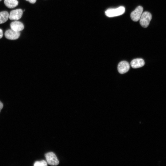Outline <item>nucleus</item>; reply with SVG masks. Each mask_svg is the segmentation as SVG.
Returning a JSON list of instances; mask_svg holds the SVG:
<instances>
[{"mask_svg":"<svg viewBox=\"0 0 166 166\" xmlns=\"http://www.w3.org/2000/svg\"><path fill=\"white\" fill-rule=\"evenodd\" d=\"M124 7L121 6L116 8H111L107 10L105 12V15L108 17H112L121 15L125 12Z\"/></svg>","mask_w":166,"mask_h":166,"instance_id":"nucleus-1","label":"nucleus"},{"mask_svg":"<svg viewBox=\"0 0 166 166\" xmlns=\"http://www.w3.org/2000/svg\"><path fill=\"white\" fill-rule=\"evenodd\" d=\"M152 15L148 12L145 11L142 13L140 19V23L141 26L146 28L149 25L152 19Z\"/></svg>","mask_w":166,"mask_h":166,"instance_id":"nucleus-2","label":"nucleus"},{"mask_svg":"<svg viewBox=\"0 0 166 166\" xmlns=\"http://www.w3.org/2000/svg\"><path fill=\"white\" fill-rule=\"evenodd\" d=\"M47 163L51 165H57L59 163L55 154L52 152H50L46 153L45 155Z\"/></svg>","mask_w":166,"mask_h":166,"instance_id":"nucleus-3","label":"nucleus"},{"mask_svg":"<svg viewBox=\"0 0 166 166\" xmlns=\"http://www.w3.org/2000/svg\"><path fill=\"white\" fill-rule=\"evenodd\" d=\"M143 10V8L142 6H137L131 14L130 17L132 20L134 22H137L140 20Z\"/></svg>","mask_w":166,"mask_h":166,"instance_id":"nucleus-4","label":"nucleus"},{"mask_svg":"<svg viewBox=\"0 0 166 166\" xmlns=\"http://www.w3.org/2000/svg\"><path fill=\"white\" fill-rule=\"evenodd\" d=\"M23 11L18 9L11 11L9 15V18L10 20L16 21L20 19L22 16Z\"/></svg>","mask_w":166,"mask_h":166,"instance_id":"nucleus-5","label":"nucleus"},{"mask_svg":"<svg viewBox=\"0 0 166 166\" xmlns=\"http://www.w3.org/2000/svg\"><path fill=\"white\" fill-rule=\"evenodd\" d=\"M4 35L7 39L10 40H15L18 39L19 37L20 33L14 31L10 29L6 30Z\"/></svg>","mask_w":166,"mask_h":166,"instance_id":"nucleus-6","label":"nucleus"},{"mask_svg":"<svg viewBox=\"0 0 166 166\" xmlns=\"http://www.w3.org/2000/svg\"><path fill=\"white\" fill-rule=\"evenodd\" d=\"M130 68L129 63L127 61H122L118 65L117 69L121 74H124L127 72Z\"/></svg>","mask_w":166,"mask_h":166,"instance_id":"nucleus-7","label":"nucleus"},{"mask_svg":"<svg viewBox=\"0 0 166 166\" xmlns=\"http://www.w3.org/2000/svg\"><path fill=\"white\" fill-rule=\"evenodd\" d=\"M10 26L11 30L16 32H20L22 31L24 28L23 24L17 20L11 22Z\"/></svg>","mask_w":166,"mask_h":166,"instance_id":"nucleus-8","label":"nucleus"},{"mask_svg":"<svg viewBox=\"0 0 166 166\" xmlns=\"http://www.w3.org/2000/svg\"><path fill=\"white\" fill-rule=\"evenodd\" d=\"M145 64L144 60L140 58L132 60L130 63L131 67L133 68H137L143 66Z\"/></svg>","mask_w":166,"mask_h":166,"instance_id":"nucleus-9","label":"nucleus"},{"mask_svg":"<svg viewBox=\"0 0 166 166\" xmlns=\"http://www.w3.org/2000/svg\"><path fill=\"white\" fill-rule=\"evenodd\" d=\"M4 3L7 8L12 9L17 6L18 2L17 0H4Z\"/></svg>","mask_w":166,"mask_h":166,"instance_id":"nucleus-10","label":"nucleus"},{"mask_svg":"<svg viewBox=\"0 0 166 166\" xmlns=\"http://www.w3.org/2000/svg\"><path fill=\"white\" fill-rule=\"evenodd\" d=\"M9 14L6 11L0 12V24L6 22L9 18Z\"/></svg>","mask_w":166,"mask_h":166,"instance_id":"nucleus-11","label":"nucleus"},{"mask_svg":"<svg viewBox=\"0 0 166 166\" xmlns=\"http://www.w3.org/2000/svg\"><path fill=\"white\" fill-rule=\"evenodd\" d=\"M47 165V163L45 160L36 161L34 164V166H46Z\"/></svg>","mask_w":166,"mask_h":166,"instance_id":"nucleus-12","label":"nucleus"},{"mask_svg":"<svg viewBox=\"0 0 166 166\" xmlns=\"http://www.w3.org/2000/svg\"><path fill=\"white\" fill-rule=\"evenodd\" d=\"M25 0L29 2L30 3H31L34 4L35 3L37 0Z\"/></svg>","mask_w":166,"mask_h":166,"instance_id":"nucleus-13","label":"nucleus"},{"mask_svg":"<svg viewBox=\"0 0 166 166\" xmlns=\"http://www.w3.org/2000/svg\"><path fill=\"white\" fill-rule=\"evenodd\" d=\"M3 36V31L2 30L0 29V39Z\"/></svg>","mask_w":166,"mask_h":166,"instance_id":"nucleus-14","label":"nucleus"},{"mask_svg":"<svg viewBox=\"0 0 166 166\" xmlns=\"http://www.w3.org/2000/svg\"><path fill=\"white\" fill-rule=\"evenodd\" d=\"M3 107V104L0 101V112Z\"/></svg>","mask_w":166,"mask_h":166,"instance_id":"nucleus-15","label":"nucleus"},{"mask_svg":"<svg viewBox=\"0 0 166 166\" xmlns=\"http://www.w3.org/2000/svg\"><path fill=\"white\" fill-rule=\"evenodd\" d=\"M2 0H0V1H2Z\"/></svg>","mask_w":166,"mask_h":166,"instance_id":"nucleus-16","label":"nucleus"}]
</instances>
